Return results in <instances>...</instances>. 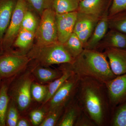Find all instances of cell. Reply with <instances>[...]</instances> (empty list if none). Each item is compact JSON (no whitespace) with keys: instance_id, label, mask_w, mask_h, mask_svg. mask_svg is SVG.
Returning <instances> with one entry per match:
<instances>
[{"instance_id":"cell-1","label":"cell","mask_w":126,"mask_h":126,"mask_svg":"<svg viewBox=\"0 0 126 126\" xmlns=\"http://www.w3.org/2000/svg\"><path fill=\"white\" fill-rule=\"evenodd\" d=\"M76 97L82 110L96 126H109L112 108L106 84L81 77Z\"/></svg>"},{"instance_id":"cell-2","label":"cell","mask_w":126,"mask_h":126,"mask_svg":"<svg viewBox=\"0 0 126 126\" xmlns=\"http://www.w3.org/2000/svg\"><path fill=\"white\" fill-rule=\"evenodd\" d=\"M74 74L89 77L105 84L116 77L113 73L104 52L84 49L71 64H63Z\"/></svg>"},{"instance_id":"cell-3","label":"cell","mask_w":126,"mask_h":126,"mask_svg":"<svg viewBox=\"0 0 126 126\" xmlns=\"http://www.w3.org/2000/svg\"><path fill=\"white\" fill-rule=\"evenodd\" d=\"M31 60L38 64L48 67L53 64L72 63L74 59L63 44L53 43L46 45H34L27 54Z\"/></svg>"},{"instance_id":"cell-4","label":"cell","mask_w":126,"mask_h":126,"mask_svg":"<svg viewBox=\"0 0 126 126\" xmlns=\"http://www.w3.org/2000/svg\"><path fill=\"white\" fill-rule=\"evenodd\" d=\"M31 60L27 55L11 49L0 54V77L2 79L12 78L27 67Z\"/></svg>"},{"instance_id":"cell-5","label":"cell","mask_w":126,"mask_h":126,"mask_svg":"<svg viewBox=\"0 0 126 126\" xmlns=\"http://www.w3.org/2000/svg\"><path fill=\"white\" fill-rule=\"evenodd\" d=\"M56 14L53 9H47L42 13L35 32L36 45H48L58 42Z\"/></svg>"},{"instance_id":"cell-6","label":"cell","mask_w":126,"mask_h":126,"mask_svg":"<svg viewBox=\"0 0 126 126\" xmlns=\"http://www.w3.org/2000/svg\"><path fill=\"white\" fill-rule=\"evenodd\" d=\"M32 74V73L26 74L11 89L9 88L10 96L14 99L17 108L21 111L27 109L31 103V86L33 82V77Z\"/></svg>"},{"instance_id":"cell-7","label":"cell","mask_w":126,"mask_h":126,"mask_svg":"<svg viewBox=\"0 0 126 126\" xmlns=\"http://www.w3.org/2000/svg\"><path fill=\"white\" fill-rule=\"evenodd\" d=\"M28 10V5L25 0H17L14 9L10 24L2 41L3 50L11 48L19 32L26 12Z\"/></svg>"},{"instance_id":"cell-8","label":"cell","mask_w":126,"mask_h":126,"mask_svg":"<svg viewBox=\"0 0 126 126\" xmlns=\"http://www.w3.org/2000/svg\"><path fill=\"white\" fill-rule=\"evenodd\" d=\"M80 78L74 74L62 84L47 103L48 110L66 106L75 96Z\"/></svg>"},{"instance_id":"cell-9","label":"cell","mask_w":126,"mask_h":126,"mask_svg":"<svg viewBox=\"0 0 126 126\" xmlns=\"http://www.w3.org/2000/svg\"><path fill=\"white\" fill-rule=\"evenodd\" d=\"M106 85L112 108L126 101V73L117 76Z\"/></svg>"},{"instance_id":"cell-10","label":"cell","mask_w":126,"mask_h":126,"mask_svg":"<svg viewBox=\"0 0 126 126\" xmlns=\"http://www.w3.org/2000/svg\"><path fill=\"white\" fill-rule=\"evenodd\" d=\"M78 11L63 14H56L58 41L64 44L73 33Z\"/></svg>"},{"instance_id":"cell-11","label":"cell","mask_w":126,"mask_h":126,"mask_svg":"<svg viewBox=\"0 0 126 126\" xmlns=\"http://www.w3.org/2000/svg\"><path fill=\"white\" fill-rule=\"evenodd\" d=\"M104 52L115 75L118 76L126 73V49L107 48Z\"/></svg>"},{"instance_id":"cell-12","label":"cell","mask_w":126,"mask_h":126,"mask_svg":"<svg viewBox=\"0 0 126 126\" xmlns=\"http://www.w3.org/2000/svg\"><path fill=\"white\" fill-rule=\"evenodd\" d=\"M112 0H82L79 3L78 11L101 18L108 10Z\"/></svg>"},{"instance_id":"cell-13","label":"cell","mask_w":126,"mask_h":126,"mask_svg":"<svg viewBox=\"0 0 126 126\" xmlns=\"http://www.w3.org/2000/svg\"><path fill=\"white\" fill-rule=\"evenodd\" d=\"M109 28L108 12L107 10L97 23L92 35L84 46V49H96Z\"/></svg>"},{"instance_id":"cell-14","label":"cell","mask_w":126,"mask_h":126,"mask_svg":"<svg viewBox=\"0 0 126 126\" xmlns=\"http://www.w3.org/2000/svg\"><path fill=\"white\" fill-rule=\"evenodd\" d=\"M109 48L126 49V34L110 29V31L107 32L95 50L100 51Z\"/></svg>"},{"instance_id":"cell-15","label":"cell","mask_w":126,"mask_h":126,"mask_svg":"<svg viewBox=\"0 0 126 126\" xmlns=\"http://www.w3.org/2000/svg\"><path fill=\"white\" fill-rule=\"evenodd\" d=\"M82 111L75 95L65 106L64 112L56 126H74Z\"/></svg>"},{"instance_id":"cell-16","label":"cell","mask_w":126,"mask_h":126,"mask_svg":"<svg viewBox=\"0 0 126 126\" xmlns=\"http://www.w3.org/2000/svg\"><path fill=\"white\" fill-rule=\"evenodd\" d=\"M17 0H0V43L9 27Z\"/></svg>"},{"instance_id":"cell-17","label":"cell","mask_w":126,"mask_h":126,"mask_svg":"<svg viewBox=\"0 0 126 126\" xmlns=\"http://www.w3.org/2000/svg\"><path fill=\"white\" fill-rule=\"evenodd\" d=\"M31 73L41 83H49L63 74L59 69H53L38 64L32 68Z\"/></svg>"},{"instance_id":"cell-18","label":"cell","mask_w":126,"mask_h":126,"mask_svg":"<svg viewBox=\"0 0 126 126\" xmlns=\"http://www.w3.org/2000/svg\"><path fill=\"white\" fill-rule=\"evenodd\" d=\"M11 79H3L0 87V126H6V116L10 100L9 90Z\"/></svg>"},{"instance_id":"cell-19","label":"cell","mask_w":126,"mask_h":126,"mask_svg":"<svg viewBox=\"0 0 126 126\" xmlns=\"http://www.w3.org/2000/svg\"><path fill=\"white\" fill-rule=\"evenodd\" d=\"M63 72V74L59 78L49 83L47 96L44 100L43 104H45L49 101L59 88L67 79L74 74L71 70L64 67L63 64L59 68Z\"/></svg>"},{"instance_id":"cell-20","label":"cell","mask_w":126,"mask_h":126,"mask_svg":"<svg viewBox=\"0 0 126 126\" xmlns=\"http://www.w3.org/2000/svg\"><path fill=\"white\" fill-rule=\"evenodd\" d=\"M79 3L77 0H53L52 8L56 14H67L77 11Z\"/></svg>"},{"instance_id":"cell-21","label":"cell","mask_w":126,"mask_h":126,"mask_svg":"<svg viewBox=\"0 0 126 126\" xmlns=\"http://www.w3.org/2000/svg\"><path fill=\"white\" fill-rule=\"evenodd\" d=\"M100 18L78 11L74 33L77 34L91 25L96 24Z\"/></svg>"},{"instance_id":"cell-22","label":"cell","mask_w":126,"mask_h":126,"mask_svg":"<svg viewBox=\"0 0 126 126\" xmlns=\"http://www.w3.org/2000/svg\"><path fill=\"white\" fill-rule=\"evenodd\" d=\"M64 46L73 58L75 59L84 49L83 44L77 34L73 33L64 44Z\"/></svg>"},{"instance_id":"cell-23","label":"cell","mask_w":126,"mask_h":126,"mask_svg":"<svg viewBox=\"0 0 126 126\" xmlns=\"http://www.w3.org/2000/svg\"><path fill=\"white\" fill-rule=\"evenodd\" d=\"M110 126H126V101L113 108Z\"/></svg>"},{"instance_id":"cell-24","label":"cell","mask_w":126,"mask_h":126,"mask_svg":"<svg viewBox=\"0 0 126 126\" xmlns=\"http://www.w3.org/2000/svg\"><path fill=\"white\" fill-rule=\"evenodd\" d=\"M109 28L126 34V9L108 16Z\"/></svg>"},{"instance_id":"cell-25","label":"cell","mask_w":126,"mask_h":126,"mask_svg":"<svg viewBox=\"0 0 126 126\" xmlns=\"http://www.w3.org/2000/svg\"><path fill=\"white\" fill-rule=\"evenodd\" d=\"M35 37V33L21 29L13 46L21 49H26L31 45Z\"/></svg>"},{"instance_id":"cell-26","label":"cell","mask_w":126,"mask_h":126,"mask_svg":"<svg viewBox=\"0 0 126 126\" xmlns=\"http://www.w3.org/2000/svg\"><path fill=\"white\" fill-rule=\"evenodd\" d=\"M65 106H62L48 110L40 126H56L64 111Z\"/></svg>"},{"instance_id":"cell-27","label":"cell","mask_w":126,"mask_h":126,"mask_svg":"<svg viewBox=\"0 0 126 126\" xmlns=\"http://www.w3.org/2000/svg\"><path fill=\"white\" fill-rule=\"evenodd\" d=\"M17 107L14 100L11 98L9 102L6 116V126H16L19 119Z\"/></svg>"},{"instance_id":"cell-28","label":"cell","mask_w":126,"mask_h":126,"mask_svg":"<svg viewBox=\"0 0 126 126\" xmlns=\"http://www.w3.org/2000/svg\"><path fill=\"white\" fill-rule=\"evenodd\" d=\"M38 24L35 16L27 10L23 17L21 29L35 33Z\"/></svg>"},{"instance_id":"cell-29","label":"cell","mask_w":126,"mask_h":126,"mask_svg":"<svg viewBox=\"0 0 126 126\" xmlns=\"http://www.w3.org/2000/svg\"><path fill=\"white\" fill-rule=\"evenodd\" d=\"M48 86L33 82L32 84V97L37 102H43L47 96Z\"/></svg>"},{"instance_id":"cell-30","label":"cell","mask_w":126,"mask_h":126,"mask_svg":"<svg viewBox=\"0 0 126 126\" xmlns=\"http://www.w3.org/2000/svg\"><path fill=\"white\" fill-rule=\"evenodd\" d=\"M27 1L33 9L40 16L45 10L53 9V0H27Z\"/></svg>"},{"instance_id":"cell-31","label":"cell","mask_w":126,"mask_h":126,"mask_svg":"<svg viewBox=\"0 0 126 126\" xmlns=\"http://www.w3.org/2000/svg\"><path fill=\"white\" fill-rule=\"evenodd\" d=\"M126 9V0H112L108 12V16H111Z\"/></svg>"},{"instance_id":"cell-32","label":"cell","mask_w":126,"mask_h":126,"mask_svg":"<svg viewBox=\"0 0 126 126\" xmlns=\"http://www.w3.org/2000/svg\"><path fill=\"white\" fill-rule=\"evenodd\" d=\"M45 113L42 109H35L32 111L30 114L31 121L33 126L40 125L45 117Z\"/></svg>"},{"instance_id":"cell-33","label":"cell","mask_w":126,"mask_h":126,"mask_svg":"<svg viewBox=\"0 0 126 126\" xmlns=\"http://www.w3.org/2000/svg\"><path fill=\"white\" fill-rule=\"evenodd\" d=\"M96 24L97 23L91 25L77 34L79 39L83 44L84 48L87 41L92 35Z\"/></svg>"},{"instance_id":"cell-34","label":"cell","mask_w":126,"mask_h":126,"mask_svg":"<svg viewBox=\"0 0 126 126\" xmlns=\"http://www.w3.org/2000/svg\"><path fill=\"white\" fill-rule=\"evenodd\" d=\"M74 126H96L87 114L82 111L76 121Z\"/></svg>"},{"instance_id":"cell-35","label":"cell","mask_w":126,"mask_h":126,"mask_svg":"<svg viewBox=\"0 0 126 126\" xmlns=\"http://www.w3.org/2000/svg\"><path fill=\"white\" fill-rule=\"evenodd\" d=\"M30 126V123L27 119L25 118H19L16 126Z\"/></svg>"},{"instance_id":"cell-36","label":"cell","mask_w":126,"mask_h":126,"mask_svg":"<svg viewBox=\"0 0 126 126\" xmlns=\"http://www.w3.org/2000/svg\"><path fill=\"white\" fill-rule=\"evenodd\" d=\"M3 48H2V44L1 43H0V54H1V53L3 52Z\"/></svg>"},{"instance_id":"cell-37","label":"cell","mask_w":126,"mask_h":126,"mask_svg":"<svg viewBox=\"0 0 126 126\" xmlns=\"http://www.w3.org/2000/svg\"><path fill=\"white\" fill-rule=\"evenodd\" d=\"M2 79L0 77V87L1 85V83H2Z\"/></svg>"},{"instance_id":"cell-38","label":"cell","mask_w":126,"mask_h":126,"mask_svg":"<svg viewBox=\"0 0 126 126\" xmlns=\"http://www.w3.org/2000/svg\"><path fill=\"white\" fill-rule=\"evenodd\" d=\"M78 0V1H79V2H80V1L82 0Z\"/></svg>"}]
</instances>
